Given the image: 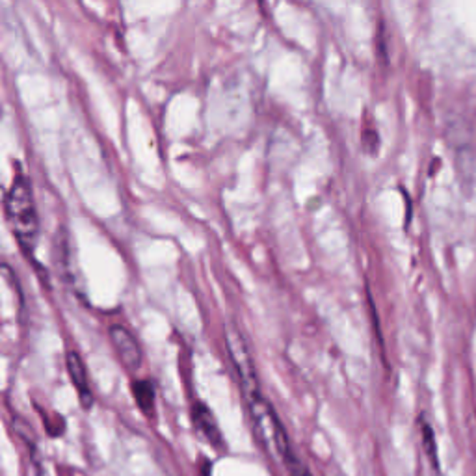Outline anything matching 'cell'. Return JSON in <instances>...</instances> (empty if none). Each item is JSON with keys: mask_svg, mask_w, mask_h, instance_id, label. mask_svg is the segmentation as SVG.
<instances>
[{"mask_svg": "<svg viewBox=\"0 0 476 476\" xmlns=\"http://www.w3.org/2000/svg\"><path fill=\"white\" fill-rule=\"evenodd\" d=\"M242 397L246 400L253 431L259 443L263 445V448L272 460L285 465L294 452L287 431L275 414V409L261 393V385L246 389V391H242Z\"/></svg>", "mask_w": 476, "mask_h": 476, "instance_id": "6da1fadb", "label": "cell"}, {"mask_svg": "<svg viewBox=\"0 0 476 476\" xmlns=\"http://www.w3.org/2000/svg\"><path fill=\"white\" fill-rule=\"evenodd\" d=\"M4 209L19 246L27 253H32L37 242L39 218L29 179H25L23 176L13 179L4 198Z\"/></svg>", "mask_w": 476, "mask_h": 476, "instance_id": "7a4b0ae2", "label": "cell"}, {"mask_svg": "<svg viewBox=\"0 0 476 476\" xmlns=\"http://www.w3.org/2000/svg\"><path fill=\"white\" fill-rule=\"evenodd\" d=\"M112 341L114 350L118 354V359L121 361V365L125 366L127 371L136 373L142 365V349L136 341V337L128 332L125 326H112L111 332H108Z\"/></svg>", "mask_w": 476, "mask_h": 476, "instance_id": "3957f363", "label": "cell"}, {"mask_svg": "<svg viewBox=\"0 0 476 476\" xmlns=\"http://www.w3.org/2000/svg\"><path fill=\"white\" fill-rule=\"evenodd\" d=\"M66 363H68L70 380L77 389L82 407L90 409L94 406V395H92V387H90V380H88V371H86V365H84L80 354L75 350H70Z\"/></svg>", "mask_w": 476, "mask_h": 476, "instance_id": "277c9868", "label": "cell"}, {"mask_svg": "<svg viewBox=\"0 0 476 476\" xmlns=\"http://www.w3.org/2000/svg\"><path fill=\"white\" fill-rule=\"evenodd\" d=\"M192 423L193 426H196V430L200 431V434L216 448H220L222 443H224V438H222V431H220V426L218 423H216L212 411L201 404V402H196L192 406Z\"/></svg>", "mask_w": 476, "mask_h": 476, "instance_id": "5b68a950", "label": "cell"}, {"mask_svg": "<svg viewBox=\"0 0 476 476\" xmlns=\"http://www.w3.org/2000/svg\"><path fill=\"white\" fill-rule=\"evenodd\" d=\"M133 395L138 404V407L144 411V415L151 417L155 414V385L149 380H136L133 382Z\"/></svg>", "mask_w": 476, "mask_h": 476, "instance_id": "8992f818", "label": "cell"}, {"mask_svg": "<svg viewBox=\"0 0 476 476\" xmlns=\"http://www.w3.org/2000/svg\"><path fill=\"white\" fill-rule=\"evenodd\" d=\"M421 436H423V447L426 458L430 460V465L434 467L436 472H439V454H438V443H436V434L434 428H431L426 421H421Z\"/></svg>", "mask_w": 476, "mask_h": 476, "instance_id": "52a82bcc", "label": "cell"}, {"mask_svg": "<svg viewBox=\"0 0 476 476\" xmlns=\"http://www.w3.org/2000/svg\"><path fill=\"white\" fill-rule=\"evenodd\" d=\"M285 469L289 471V476H313V472L309 471V467L304 462H301L296 456V454H292V456L287 460Z\"/></svg>", "mask_w": 476, "mask_h": 476, "instance_id": "ba28073f", "label": "cell"}]
</instances>
